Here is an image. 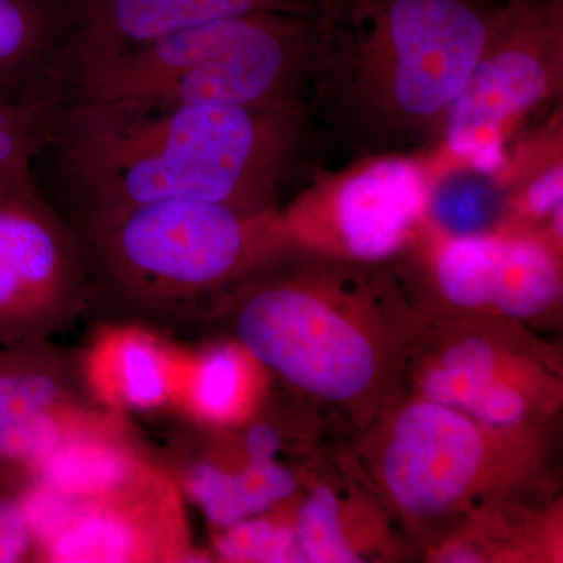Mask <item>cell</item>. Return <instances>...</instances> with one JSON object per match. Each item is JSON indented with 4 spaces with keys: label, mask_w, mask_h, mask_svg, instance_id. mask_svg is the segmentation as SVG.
<instances>
[{
    "label": "cell",
    "mask_w": 563,
    "mask_h": 563,
    "mask_svg": "<svg viewBox=\"0 0 563 563\" xmlns=\"http://www.w3.org/2000/svg\"><path fill=\"white\" fill-rule=\"evenodd\" d=\"M318 140L310 106L66 101L35 177L76 232L158 202L276 209Z\"/></svg>",
    "instance_id": "6da1fadb"
},
{
    "label": "cell",
    "mask_w": 563,
    "mask_h": 563,
    "mask_svg": "<svg viewBox=\"0 0 563 563\" xmlns=\"http://www.w3.org/2000/svg\"><path fill=\"white\" fill-rule=\"evenodd\" d=\"M504 0H321L310 109L350 158L435 147Z\"/></svg>",
    "instance_id": "7a4b0ae2"
},
{
    "label": "cell",
    "mask_w": 563,
    "mask_h": 563,
    "mask_svg": "<svg viewBox=\"0 0 563 563\" xmlns=\"http://www.w3.org/2000/svg\"><path fill=\"white\" fill-rule=\"evenodd\" d=\"M401 292L395 273L285 250L232 288L209 317L265 373L320 401L355 406L395 369L379 321Z\"/></svg>",
    "instance_id": "3957f363"
},
{
    "label": "cell",
    "mask_w": 563,
    "mask_h": 563,
    "mask_svg": "<svg viewBox=\"0 0 563 563\" xmlns=\"http://www.w3.org/2000/svg\"><path fill=\"white\" fill-rule=\"evenodd\" d=\"M76 233L91 307L141 325L209 317L244 277L290 247L280 207L201 201L151 203Z\"/></svg>",
    "instance_id": "277c9868"
},
{
    "label": "cell",
    "mask_w": 563,
    "mask_h": 563,
    "mask_svg": "<svg viewBox=\"0 0 563 563\" xmlns=\"http://www.w3.org/2000/svg\"><path fill=\"white\" fill-rule=\"evenodd\" d=\"M317 46V11L207 22L132 49L73 63L65 69L66 101L310 106Z\"/></svg>",
    "instance_id": "5b68a950"
},
{
    "label": "cell",
    "mask_w": 563,
    "mask_h": 563,
    "mask_svg": "<svg viewBox=\"0 0 563 563\" xmlns=\"http://www.w3.org/2000/svg\"><path fill=\"white\" fill-rule=\"evenodd\" d=\"M532 432L499 431L412 396L385 418L369 466L385 498L417 523L450 520L512 492L533 466Z\"/></svg>",
    "instance_id": "8992f818"
},
{
    "label": "cell",
    "mask_w": 563,
    "mask_h": 563,
    "mask_svg": "<svg viewBox=\"0 0 563 563\" xmlns=\"http://www.w3.org/2000/svg\"><path fill=\"white\" fill-rule=\"evenodd\" d=\"M432 147L350 158L314 169L280 207L291 250L317 257L383 266L401 257L424 228Z\"/></svg>",
    "instance_id": "52a82bcc"
},
{
    "label": "cell",
    "mask_w": 563,
    "mask_h": 563,
    "mask_svg": "<svg viewBox=\"0 0 563 563\" xmlns=\"http://www.w3.org/2000/svg\"><path fill=\"white\" fill-rule=\"evenodd\" d=\"M563 91V0L509 7L444 121L439 147L498 174L526 117Z\"/></svg>",
    "instance_id": "ba28073f"
},
{
    "label": "cell",
    "mask_w": 563,
    "mask_h": 563,
    "mask_svg": "<svg viewBox=\"0 0 563 563\" xmlns=\"http://www.w3.org/2000/svg\"><path fill=\"white\" fill-rule=\"evenodd\" d=\"M399 258L402 274L457 312L537 320L562 302V246L542 233L444 236L422 228Z\"/></svg>",
    "instance_id": "9c48e42d"
},
{
    "label": "cell",
    "mask_w": 563,
    "mask_h": 563,
    "mask_svg": "<svg viewBox=\"0 0 563 563\" xmlns=\"http://www.w3.org/2000/svg\"><path fill=\"white\" fill-rule=\"evenodd\" d=\"M88 309L79 236L38 181L0 199V350L44 343Z\"/></svg>",
    "instance_id": "30bf717a"
},
{
    "label": "cell",
    "mask_w": 563,
    "mask_h": 563,
    "mask_svg": "<svg viewBox=\"0 0 563 563\" xmlns=\"http://www.w3.org/2000/svg\"><path fill=\"white\" fill-rule=\"evenodd\" d=\"M410 376L415 396L499 431L533 432V421L553 412L561 396L558 377L532 347L473 324L422 344Z\"/></svg>",
    "instance_id": "8fae6325"
},
{
    "label": "cell",
    "mask_w": 563,
    "mask_h": 563,
    "mask_svg": "<svg viewBox=\"0 0 563 563\" xmlns=\"http://www.w3.org/2000/svg\"><path fill=\"white\" fill-rule=\"evenodd\" d=\"M176 477L151 462L124 487L90 501L70 499L65 523L36 561L184 562L196 555Z\"/></svg>",
    "instance_id": "7c38bea8"
},
{
    "label": "cell",
    "mask_w": 563,
    "mask_h": 563,
    "mask_svg": "<svg viewBox=\"0 0 563 563\" xmlns=\"http://www.w3.org/2000/svg\"><path fill=\"white\" fill-rule=\"evenodd\" d=\"M41 344L0 350V481L22 484L95 412L74 402L65 369Z\"/></svg>",
    "instance_id": "4fadbf2b"
},
{
    "label": "cell",
    "mask_w": 563,
    "mask_h": 563,
    "mask_svg": "<svg viewBox=\"0 0 563 563\" xmlns=\"http://www.w3.org/2000/svg\"><path fill=\"white\" fill-rule=\"evenodd\" d=\"M73 63L132 49L172 33L255 13L312 14L321 0H65Z\"/></svg>",
    "instance_id": "5bb4252c"
},
{
    "label": "cell",
    "mask_w": 563,
    "mask_h": 563,
    "mask_svg": "<svg viewBox=\"0 0 563 563\" xmlns=\"http://www.w3.org/2000/svg\"><path fill=\"white\" fill-rule=\"evenodd\" d=\"M184 350L146 325L118 322L99 333L85 355L90 393L114 412L150 413L176 407Z\"/></svg>",
    "instance_id": "9a60e30c"
},
{
    "label": "cell",
    "mask_w": 563,
    "mask_h": 563,
    "mask_svg": "<svg viewBox=\"0 0 563 563\" xmlns=\"http://www.w3.org/2000/svg\"><path fill=\"white\" fill-rule=\"evenodd\" d=\"M65 0H0V101L65 95Z\"/></svg>",
    "instance_id": "2e32d148"
},
{
    "label": "cell",
    "mask_w": 563,
    "mask_h": 563,
    "mask_svg": "<svg viewBox=\"0 0 563 563\" xmlns=\"http://www.w3.org/2000/svg\"><path fill=\"white\" fill-rule=\"evenodd\" d=\"M496 177L506 201L501 231L542 233L562 246V106L536 131L514 140L509 161Z\"/></svg>",
    "instance_id": "e0dca14e"
},
{
    "label": "cell",
    "mask_w": 563,
    "mask_h": 563,
    "mask_svg": "<svg viewBox=\"0 0 563 563\" xmlns=\"http://www.w3.org/2000/svg\"><path fill=\"white\" fill-rule=\"evenodd\" d=\"M265 374L235 340L184 351L176 407L203 424H239L257 407Z\"/></svg>",
    "instance_id": "ac0fdd59"
},
{
    "label": "cell",
    "mask_w": 563,
    "mask_h": 563,
    "mask_svg": "<svg viewBox=\"0 0 563 563\" xmlns=\"http://www.w3.org/2000/svg\"><path fill=\"white\" fill-rule=\"evenodd\" d=\"M151 462L121 439L113 422L103 420L68 437L25 481L90 501L124 487Z\"/></svg>",
    "instance_id": "d6986e66"
},
{
    "label": "cell",
    "mask_w": 563,
    "mask_h": 563,
    "mask_svg": "<svg viewBox=\"0 0 563 563\" xmlns=\"http://www.w3.org/2000/svg\"><path fill=\"white\" fill-rule=\"evenodd\" d=\"M179 485L221 531L277 509L295 495L298 481L277 461H244L239 468L202 461L185 470Z\"/></svg>",
    "instance_id": "ffe728a7"
},
{
    "label": "cell",
    "mask_w": 563,
    "mask_h": 563,
    "mask_svg": "<svg viewBox=\"0 0 563 563\" xmlns=\"http://www.w3.org/2000/svg\"><path fill=\"white\" fill-rule=\"evenodd\" d=\"M506 201L496 174L474 169L432 147L424 228L444 236L501 231Z\"/></svg>",
    "instance_id": "44dd1931"
},
{
    "label": "cell",
    "mask_w": 563,
    "mask_h": 563,
    "mask_svg": "<svg viewBox=\"0 0 563 563\" xmlns=\"http://www.w3.org/2000/svg\"><path fill=\"white\" fill-rule=\"evenodd\" d=\"M65 102L63 92L0 101V199L36 184V161Z\"/></svg>",
    "instance_id": "7402d4cb"
},
{
    "label": "cell",
    "mask_w": 563,
    "mask_h": 563,
    "mask_svg": "<svg viewBox=\"0 0 563 563\" xmlns=\"http://www.w3.org/2000/svg\"><path fill=\"white\" fill-rule=\"evenodd\" d=\"M296 537L303 562L351 563L363 561V548L352 536L350 514L339 493L317 485L296 510Z\"/></svg>",
    "instance_id": "603a6c76"
},
{
    "label": "cell",
    "mask_w": 563,
    "mask_h": 563,
    "mask_svg": "<svg viewBox=\"0 0 563 563\" xmlns=\"http://www.w3.org/2000/svg\"><path fill=\"white\" fill-rule=\"evenodd\" d=\"M214 550L225 562H303L292 520L269 512L221 529Z\"/></svg>",
    "instance_id": "cb8c5ba5"
},
{
    "label": "cell",
    "mask_w": 563,
    "mask_h": 563,
    "mask_svg": "<svg viewBox=\"0 0 563 563\" xmlns=\"http://www.w3.org/2000/svg\"><path fill=\"white\" fill-rule=\"evenodd\" d=\"M21 485L0 481V563L35 561V542L24 507Z\"/></svg>",
    "instance_id": "d4e9b609"
},
{
    "label": "cell",
    "mask_w": 563,
    "mask_h": 563,
    "mask_svg": "<svg viewBox=\"0 0 563 563\" xmlns=\"http://www.w3.org/2000/svg\"><path fill=\"white\" fill-rule=\"evenodd\" d=\"M244 461L268 462L276 461L282 450V437L277 429L269 424L252 426L244 437Z\"/></svg>",
    "instance_id": "484cf974"
},
{
    "label": "cell",
    "mask_w": 563,
    "mask_h": 563,
    "mask_svg": "<svg viewBox=\"0 0 563 563\" xmlns=\"http://www.w3.org/2000/svg\"><path fill=\"white\" fill-rule=\"evenodd\" d=\"M504 2H506L507 5L510 7H525L531 5V3L539 2V0H504Z\"/></svg>",
    "instance_id": "4316f807"
}]
</instances>
